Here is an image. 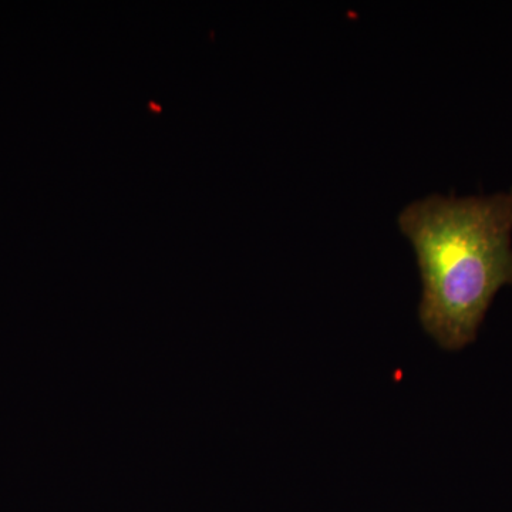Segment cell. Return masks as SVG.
<instances>
[{"instance_id":"1","label":"cell","mask_w":512,"mask_h":512,"mask_svg":"<svg viewBox=\"0 0 512 512\" xmlns=\"http://www.w3.org/2000/svg\"><path fill=\"white\" fill-rule=\"evenodd\" d=\"M397 224L419 266L421 328L441 349L466 348L494 296L512 285V187L491 197L430 195Z\"/></svg>"}]
</instances>
